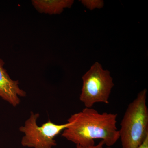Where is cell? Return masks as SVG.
<instances>
[{
    "label": "cell",
    "mask_w": 148,
    "mask_h": 148,
    "mask_svg": "<svg viewBox=\"0 0 148 148\" xmlns=\"http://www.w3.org/2000/svg\"><path fill=\"white\" fill-rule=\"evenodd\" d=\"M147 92L141 90L125 110L119 130L122 148H138L148 137Z\"/></svg>",
    "instance_id": "2"
},
{
    "label": "cell",
    "mask_w": 148,
    "mask_h": 148,
    "mask_svg": "<svg viewBox=\"0 0 148 148\" xmlns=\"http://www.w3.org/2000/svg\"><path fill=\"white\" fill-rule=\"evenodd\" d=\"M32 2L40 13L50 15L60 14L64 9L71 8L74 3L73 0H33Z\"/></svg>",
    "instance_id": "6"
},
{
    "label": "cell",
    "mask_w": 148,
    "mask_h": 148,
    "mask_svg": "<svg viewBox=\"0 0 148 148\" xmlns=\"http://www.w3.org/2000/svg\"><path fill=\"white\" fill-rule=\"evenodd\" d=\"M38 113L31 112V115L25 124L19 127L24 134L21 140V145L33 148H52L57 145L55 138L71 124L70 122L63 124L53 123L50 120L38 126L37 120Z\"/></svg>",
    "instance_id": "4"
},
{
    "label": "cell",
    "mask_w": 148,
    "mask_h": 148,
    "mask_svg": "<svg viewBox=\"0 0 148 148\" xmlns=\"http://www.w3.org/2000/svg\"><path fill=\"white\" fill-rule=\"evenodd\" d=\"M82 86L79 96L86 108H92L96 103L108 104L114 84L110 73L96 62L82 77Z\"/></svg>",
    "instance_id": "3"
},
{
    "label": "cell",
    "mask_w": 148,
    "mask_h": 148,
    "mask_svg": "<svg viewBox=\"0 0 148 148\" xmlns=\"http://www.w3.org/2000/svg\"><path fill=\"white\" fill-rule=\"evenodd\" d=\"M105 145V143L103 141H100L97 145H93L88 146H82L76 145V148H104V146Z\"/></svg>",
    "instance_id": "8"
},
{
    "label": "cell",
    "mask_w": 148,
    "mask_h": 148,
    "mask_svg": "<svg viewBox=\"0 0 148 148\" xmlns=\"http://www.w3.org/2000/svg\"><path fill=\"white\" fill-rule=\"evenodd\" d=\"M106 148H112V147H107Z\"/></svg>",
    "instance_id": "10"
},
{
    "label": "cell",
    "mask_w": 148,
    "mask_h": 148,
    "mask_svg": "<svg viewBox=\"0 0 148 148\" xmlns=\"http://www.w3.org/2000/svg\"><path fill=\"white\" fill-rule=\"evenodd\" d=\"M117 116V114L100 113L92 108H85L68 119L71 124L62 132V136L78 145H93L95 140L99 139L111 147L119 139Z\"/></svg>",
    "instance_id": "1"
},
{
    "label": "cell",
    "mask_w": 148,
    "mask_h": 148,
    "mask_svg": "<svg viewBox=\"0 0 148 148\" xmlns=\"http://www.w3.org/2000/svg\"><path fill=\"white\" fill-rule=\"evenodd\" d=\"M81 2L90 10L102 8L104 5V1L102 0H82Z\"/></svg>",
    "instance_id": "7"
},
{
    "label": "cell",
    "mask_w": 148,
    "mask_h": 148,
    "mask_svg": "<svg viewBox=\"0 0 148 148\" xmlns=\"http://www.w3.org/2000/svg\"><path fill=\"white\" fill-rule=\"evenodd\" d=\"M138 148H148V137L146 138L143 144Z\"/></svg>",
    "instance_id": "9"
},
{
    "label": "cell",
    "mask_w": 148,
    "mask_h": 148,
    "mask_svg": "<svg viewBox=\"0 0 148 148\" xmlns=\"http://www.w3.org/2000/svg\"><path fill=\"white\" fill-rule=\"evenodd\" d=\"M4 65V62L0 59V97L15 107L20 103L19 97H25L26 92L19 87L18 81L10 78Z\"/></svg>",
    "instance_id": "5"
}]
</instances>
